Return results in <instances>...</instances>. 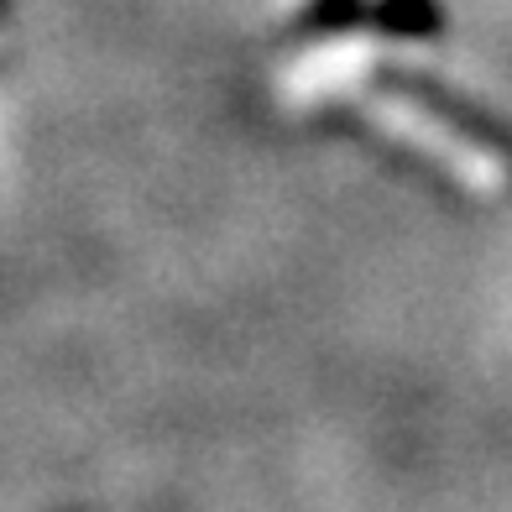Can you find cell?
Segmentation results:
<instances>
[{
    "label": "cell",
    "instance_id": "cell-1",
    "mask_svg": "<svg viewBox=\"0 0 512 512\" xmlns=\"http://www.w3.org/2000/svg\"><path fill=\"white\" fill-rule=\"evenodd\" d=\"M361 110L366 121H377L392 142H403L413 152H424L429 162H439L455 183H465V189L476 194H502L512 183V162L486 142V136H476L471 126L460 121V115H450L445 105L424 100L418 89H398V84H382V89H366L361 95Z\"/></svg>",
    "mask_w": 512,
    "mask_h": 512
},
{
    "label": "cell",
    "instance_id": "cell-2",
    "mask_svg": "<svg viewBox=\"0 0 512 512\" xmlns=\"http://www.w3.org/2000/svg\"><path fill=\"white\" fill-rule=\"evenodd\" d=\"M366 63H371L366 42H340V48L314 53L304 68H293L288 89H298V95H330V89H345V84H351Z\"/></svg>",
    "mask_w": 512,
    "mask_h": 512
}]
</instances>
